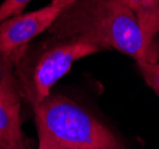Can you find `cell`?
<instances>
[{"label": "cell", "instance_id": "1", "mask_svg": "<svg viewBox=\"0 0 159 149\" xmlns=\"http://www.w3.org/2000/svg\"><path fill=\"white\" fill-rule=\"evenodd\" d=\"M52 40L84 37L115 49L137 63L158 62L154 42L143 34L127 0H76L61 11L49 30Z\"/></svg>", "mask_w": 159, "mask_h": 149}, {"label": "cell", "instance_id": "2", "mask_svg": "<svg viewBox=\"0 0 159 149\" xmlns=\"http://www.w3.org/2000/svg\"><path fill=\"white\" fill-rule=\"evenodd\" d=\"M31 108L36 127L57 149H126L111 129L66 95L50 94Z\"/></svg>", "mask_w": 159, "mask_h": 149}, {"label": "cell", "instance_id": "3", "mask_svg": "<svg viewBox=\"0 0 159 149\" xmlns=\"http://www.w3.org/2000/svg\"><path fill=\"white\" fill-rule=\"evenodd\" d=\"M103 50L99 44L84 37L52 40L44 44L34 56L25 54L14 68L21 98L33 106L51 94V88L83 57Z\"/></svg>", "mask_w": 159, "mask_h": 149}, {"label": "cell", "instance_id": "4", "mask_svg": "<svg viewBox=\"0 0 159 149\" xmlns=\"http://www.w3.org/2000/svg\"><path fill=\"white\" fill-rule=\"evenodd\" d=\"M63 8L50 2L29 13L11 17L0 24V53L17 67L27 53L29 43L49 30Z\"/></svg>", "mask_w": 159, "mask_h": 149}, {"label": "cell", "instance_id": "5", "mask_svg": "<svg viewBox=\"0 0 159 149\" xmlns=\"http://www.w3.org/2000/svg\"><path fill=\"white\" fill-rule=\"evenodd\" d=\"M20 103L0 97V136L13 149H27L29 140L20 121Z\"/></svg>", "mask_w": 159, "mask_h": 149}, {"label": "cell", "instance_id": "6", "mask_svg": "<svg viewBox=\"0 0 159 149\" xmlns=\"http://www.w3.org/2000/svg\"><path fill=\"white\" fill-rule=\"evenodd\" d=\"M143 34L154 42L159 34V0H127Z\"/></svg>", "mask_w": 159, "mask_h": 149}, {"label": "cell", "instance_id": "7", "mask_svg": "<svg viewBox=\"0 0 159 149\" xmlns=\"http://www.w3.org/2000/svg\"><path fill=\"white\" fill-rule=\"evenodd\" d=\"M0 97L12 102H21L14 66L1 53H0Z\"/></svg>", "mask_w": 159, "mask_h": 149}, {"label": "cell", "instance_id": "8", "mask_svg": "<svg viewBox=\"0 0 159 149\" xmlns=\"http://www.w3.org/2000/svg\"><path fill=\"white\" fill-rule=\"evenodd\" d=\"M137 65L146 85L152 88L154 93L159 97V62H140Z\"/></svg>", "mask_w": 159, "mask_h": 149}, {"label": "cell", "instance_id": "9", "mask_svg": "<svg viewBox=\"0 0 159 149\" xmlns=\"http://www.w3.org/2000/svg\"><path fill=\"white\" fill-rule=\"evenodd\" d=\"M31 0H4L0 5V24L11 17L21 14Z\"/></svg>", "mask_w": 159, "mask_h": 149}, {"label": "cell", "instance_id": "10", "mask_svg": "<svg viewBox=\"0 0 159 149\" xmlns=\"http://www.w3.org/2000/svg\"><path fill=\"white\" fill-rule=\"evenodd\" d=\"M37 132H38V149H57L52 140L47 135L44 130L37 128Z\"/></svg>", "mask_w": 159, "mask_h": 149}, {"label": "cell", "instance_id": "11", "mask_svg": "<svg viewBox=\"0 0 159 149\" xmlns=\"http://www.w3.org/2000/svg\"><path fill=\"white\" fill-rule=\"evenodd\" d=\"M74 1H76V0H52L51 2L55 4V5H58V6H61L62 8H64V7L68 6V5H70Z\"/></svg>", "mask_w": 159, "mask_h": 149}, {"label": "cell", "instance_id": "12", "mask_svg": "<svg viewBox=\"0 0 159 149\" xmlns=\"http://www.w3.org/2000/svg\"><path fill=\"white\" fill-rule=\"evenodd\" d=\"M0 149H13V148H12V147H11V146H10L5 140L0 136Z\"/></svg>", "mask_w": 159, "mask_h": 149}]
</instances>
